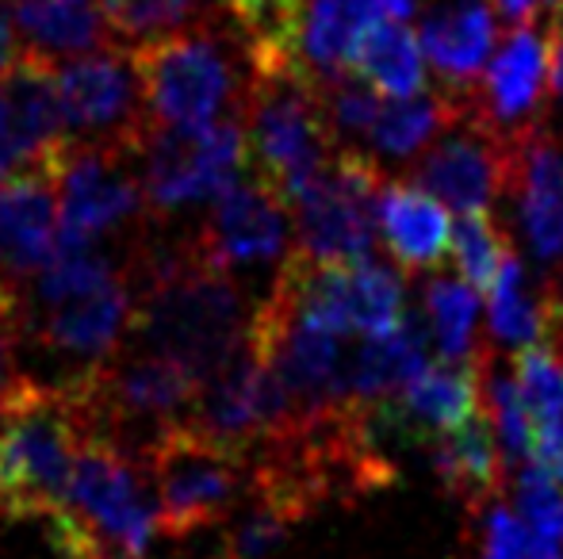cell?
I'll return each mask as SVG.
<instances>
[{
	"label": "cell",
	"mask_w": 563,
	"mask_h": 559,
	"mask_svg": "<svg viewBox=\"0 0 563 559\" xmlns=\"http://www.w3.org/2000/svg\"><path fill=\"white\" fill-rule=\"evenodd\" d=\"M126 280L134 291L131 342L180 365L196 383L250 342L245 291L196 249L192 234L165 242L150 226L126 246Z\"/></svg>",
	"instance_id": "obj_1"
},
{
	"label": "cell",
	"mask_w": 563,
	"mask_h": 559,
	"mask_svg": "<svg viewBox=\"0 0 563 559\" xmlns=\"http://www.w3.org/2000/svg\"><path fill=\"white\" fill-rule=\"evenodd\" d=\"M23 303L27 345L66 360L58 383L92 376L131 342L134 291L126 280V254L58 242V257L23 288Z\"/></svg>",
	"instance_id": "obj_2"
},
{
	"label": "cell",
	"mask_w": 563,
	"mask_h": 559,
	"mask_svg": "<svg viewBox=\"0 0 563 559\" xmlns=\"http://www.w3.org/2000/svg\"><path fill=\"white\" fill-rule=\"evenodd\" d=\"M89 437V414L74 388L23 376L0 433V525L46 522L66 506L74 460Z\"/></svg>",
	"instance_id": "obj_3"
},
{
	"label": "cell",
	"mask_w": 563,
	"mask_h": 559,
	"mask_svg": "<svg viewBox=\"0 0 563 559\" xmlns=\"http://www.w3.org/2000/svg\"><path fill=\"white\" fill-rule=\"evenodd\" d=\"M245 172L288 208L338 154L319 77H253L242 104Z\"/></svg>",
	"instance_id": "obj_4"
},
{
	"label": "cell",
	"mask_w": 563,
	"mask_h": 559,
	"mask_svg": "<svg viewBox=\"0 0 563 559\" xmlns=\"http://www.w3.org/2000/svg\"><path fill=\"white\" fill-rule=\"evenodd\" d=\"M131 58L157 127L211 131L219 123L242 120L250 77H242L245 51L230 27L134 46Z\"/></svg>",
	"instance_id": "obj_5"
},
{
	"label": "cell",
	"mask_w": 563,
	"mask_h": 559,
	"mask_svg": "<svg viewBox=\"0 0 563 559\" xmlns=\"http://www.w3.org/2000/svg\"><path fill=\"white\" fill-rule=\"evenodd\" d=\"M142 463L157 494V533L169 540L196 537L242 514V502H250V456L234 452L188 422L162 433L142 452Z\"/></svg>",
	"instance_id": "obj_6"
},
{
	"label": "cell",
	"mask_w": 563,
	"mask_h": 559,
	"mask_svg": "<svg viewBox=\"0 0 563 559\" xmlns=\"http://www.w3.org/2000/svg\"><path fill=\"white\" fill-rule=\"evenodd\" d=\"M387 177L372 154L338 146L334 161L288 203L296 246L311 261H364L376 246V203Z\"/></svg>",
	"instance_id": "obj_7"
},
{
	"label": "cell",
	"mask_w": 563,
	"mask_h": 559,
	"mask_svg": "<svg viewBox=\"0 0 563 559\" xmlns=\"http://www.w3.org/2000/svg\"><path fill=\"white\" fill-rule=\"evenodd\" d=\"M245 172L242 120L211 131L157 127L139 149V177L146 192L150 223L177 219L188 208H211Z\"/></svg>",
	"instance_id": "obj_8"
},
{
	"label": "cell",
	"mask_w": 563,
	"mask_h": 559,
	"mask_svg": "<svg viewBox=\"0 0 563 559\" xmlns=\"http://www.w3.org/2000/svg\"><path fill=\"white\" fill-rule=\"evenodd\" d=\"M62 510L74 514L92 537L134 559H146L154 537H162L146 463L104 437H89L81 445Z\"/></svg>",
	"instance_id": "obj_9"
},
{
	"label": "cell",
	"mask_w": 563,
	"mask_h": 559,
	"mask_svg": "<svg viewBox=\"0 0 563 559\" xmlns=\"http://www.w3.org/2000/svg\"><path fill=\"white\" fill-rule=\"evenodd\" d=\"M58 97L74 146L139 154L154 131L142 77L134 69L131 51L123 46L62 62Z\"/></svg>",
	"instance_id": "obj_10"
},
{
	"label": "cell",
	"mask_w": 563,
	"mask_h": 559,
	"mask_svg": "<svg viewBox=\"0 0 563 559\" xmlns=\"http://www.w3.org/2000/svg\"><path fill=\"white\" fill-rule=\"evenodd\" d=\"M62 246H108L119 234L150 226L139 154L74 146L58 177Z\"/></svg>",
	"instance_id": "obj_11"
},
{
	"label": "cell",
	"mask_w": 563,
	"mask_h": 559,
	"mask_svg": "<svg viewBox=\"0 0 563 559\" xmlns=\"http://www.w3.org/2000/svg\"><path fill=\"white\" fill-rule=\"evenodd\" d=\"M514 169H518V131L506 135L490 127L467 104L464 120L449 127L426 154H418L402 180L467 215V211H490L498 195L510 192Z\"/></svg>",
	"instance_id": "obj_12"
},
{
	"label": "cell",
	"mask_w": 563,
	"mask_h": 559,
	"mask_svg": "<svg viewBox=\"0 0 563 559\" xmlns=\"http://www.w3.org/2000/svg\"><path fill=\"white\" fill-rule=\"evenodd\" d=\"M291 215L273 192L253 180H238L230 192L208 208L192 242L211 265L234 269H265L291 254Z\"/></svg>",
	"instance_id": "obj_13"
},
{
	"label": "cell",
	"mask_w": 563,
	"mask_h": 559,
	"mask_svg": "<svg viewBox=\"0 0 563 559\" xmlns=\"http://www.w3.org/2000/svg\"><path fill=\"white\" fill-rule=\"evenodd\" d=\"M467 104L490 127L514 131L541 123L549 104V46L533 27H506L483 81L467 92Z\"/></svg>",
	"instance_id": "obj_14"
},
{
	"label": "cell",
	"mask_w": 563,
	"mask_h": 559,
	"mask_svg": "<svg viewBox=\"0 0 563 559\" xmlns=\"http://www.w3.org/2000/svg\"><path fill=\"white\" fill-rule=\"evenodd\" d=\"M58 177L46 169L0 185V280L12 288H27L58 257Z\"/></svg>",
	"instance_id": "obj_15"
},
{
	"label": "cell",
	"mask_w": 563,
	"mask_h": 559,
	"mask_svg": "<svg viewBox=\"0 0 563 559\" xmlns=\"http://www.w3.org/2000/svg\"><path fill=\"white\" fill-rule=\"evenodd\" d=\"M514 195L521 203V226L533 257L549 272L563 269V149L544 123L518 131Z\"/></svg>",
	"instance_id": "obj_16"
},
{
	"label": "cell",
	"mask_w": 563,
	"mask_h": 559,
	"mask_svg": "<svg viewBox=\"0 0 563 559\" xmlns=\"http://www.w3.org/2000/svg\"><path fill=\"white\" fill-rule=\"evenodd\" d=\"M418 43L445 81V92L467 97L483 81L495 46V8L487 0H433L418 27Z\"/></svg>",
	"instance_id": "obj_17"
},
{
	"label": "cell",
	"mask_w": 563,
	"mask_h": 559,
	"mask_svg": "<svg viewBox=\"0 0 563 559\" xmlns=\"http://www.w3.org/2000/svg\"><path fill=\"white\" fill-rule=\"evenodd\" d=\"M376 226L391 261L402 272L441 269L452 249V223L445 203L430 192L407 185V180H387L376 203Z\"/></svg>",
	"instance_id": "obj_18"
},
{
	"label": "cell",
	"mask_w": 563,
	"mask_h": 559,
	"mask_svg": "<svg viewBox=\"0 0 563 559\" xmlns=\"http://www.w3.org/2000/svg\"><path fill=\"white\" fill-rule=\"evenodd\" d=\"M433 471L445 483V491L467 514H483L487 506H495V499L503 494L506 479V460L498 437L490 429V422H483L479 414H472L467 422H460L456 429L441 433L430 440Z\"/></svg>",
	"instance_id": "obj_19"
},
{
	"label": "cell",
	"mask_w": 563,
	"mask_h": 559,
	"mask_svg": "<svg viewBox=\"0 0 563 559\" xmlns=\"http://www.w3.org/2000/svg\"><path fill=\"white\" fill-rule=\"evenodd\" d=\"M12 23L15 35H23L27 43V54H38L46 62H69L119 46L100 0H20L12 4Z\"/></svg>",
	"instance_id": "obj_20"
},
{
	"label": "cell",
	"mask_w": 563,
	"mask_h": 559,
	"mask_svg": "<svg viewBox=\"0 0 563 559\" xmlns=\"http://www.w3.org/2000/svg\"><path fill=\"white\" fill-rule=\"evenodd\" d=\"M430 365V326L422 314H407L387 337H364L349 353V399L376 403L407 391Z\"/></svg>",
	"instance_id": "obj_21"
},
{
	"label": "cell",
	"mask_w": 563,
	"mask_h": 559,
	"mask_svg": "<svg viewBox=\"0 0 563 559\" xmlns=\"http://www.w3.org/2000/svg\"><path fill=\"white\" fill-rule=\"evenodd\" d=\"M395 403H399L402 418L410 422V429L430 448L433 437L456 429V425L472 418L475 406H479V349H475V357L467 360V365L426 368L407 391L395 395Z\"/></svg>",
	"instance_id": "obj_22"
},
{
	"label": "cell",
	"mask_w": 563,
	"mask_h": 559,
	"mask_svg": "<svg viewBox=\"0 0 563 559\" xmlns=\"http://www.w3.org/2000/svg\"><path fill=\"white\" fill-rule=\"evenodd\" d=\"M353 74H361L379 97L410 100L426 92L422 43L402 20H376L353 46Z\"/></svg>",
	"instance_id": "obj_23"
},
{
	"label": "cell",
	"mask_w": 563,
	"mask_h": 559,
	"mask_svg": "<svg viewBox=\"0 0 563 559\" xmlns=\"http://www.w3.org/2000/svg\"><path fill=\"white\" fill-rule=\"evenodd\" d=\"M467 115V97H452V92H418L410 100H395L384 104L368 131V142L376 154L391 157V161H415L418 149L426 142L441 138L449 127H456Z\"/></svg>",
	"instance_id": "obj_24"
},
{
	"label": "cell",
	"mask_w": 563,
	"mask_h": 559,
	"mask_svg": "<svg viewBox=\"0 0 563 559\" xmlns=\"http://www.w3.org/2000/svg\"><path fill=\"white\" fill-rule=\"evenodd\" d=\"M100 4L123 51L219 27L223 15L219 0H100Z\"/></svg>",
	"instance_id": "obj_25"
},
{
	"label": "cell",
	"mask_w": 563,
	"mask_h": 559,
	"mask_svg": "<svg viewBox=\"0 0 563 559\" xmlns=\"http://www.w3.org/2000/svg\"><path fill=\"white\" fill-rule=\"evenodd\" d=\"M422 311L430 322L438 365H467L479 349V342H475V291L452 277H438L426 283Z\"/></svg>",
	"instance_id": "obj_26"
},
{
	"label": "cell",
	"mask_w": 563,
	"mask_h": 559,
	"mask_svg": "<svg viewBox=\"0 0 563 559\" xmlns=\"http://www.w3.org/2000/svg\"><path fill=\"white\" fill-rule=\"evenodd\" d=\"M514 254V242L503 234V226L487 215V211H467L456 226H452V261H456L460 277L472 291L490 295L498 272H503L506 257Z\"/></svg>",
	"instance_id": "obj_27"
},
{
	"label": "cell",
	"mask_w": 563,
	"mask_h": 559,
	"mask_svg": "<svg viewBox=\"0 0 563 559\" xmlns=\"http://www.w3.org/2000/svg\"><path fill=\"white\" fill-rule=\"evenodd\" d=\"M322 92V108H327V120L334 127V135H368L372 123L379 115V92L364 81L361 74L345 69V74L322 77L319 81Z\"/></svg>",
	"instance_id": "obj_28"
},
{
	"label": "cell",
	"mask_w": 563,
	"mask_h": 559,
	"mask_svg": "<svg viewBox=\"0 0 563 559\" xmlns=\"http://www.w3.org/2000/svg\"><path fill=\"white\" fill-rule=\"evenodd\" d=\"M475 559H563V548L537 537L521 517H514L506 506H487L483 517V540Z\"/></svg>",
	"instance_id": "obj_29"
},
{
	"label": "cell",
	"mask_w": 563,
	"mask_h": 559,
	"mask_svg": "<svg viewBox=\"0 0 563 559\" xmlns=\"http://www.w3.org/2000/svg\"><path fill=\"white\" fill-rule=\"evenodd\" d=\"M27 349V303L23 288L0 280V391L15 388L23 380L20 353Z\"/></svg>",
	"instance_id": "obj_30"
},
{
	"label": "cell",
	"mask_w": 563,
	"mask_h": 559,
	"mask_svg": "<svg viewBox=\"0 0 563 559\" xmlns=\"http://www.w3.org/2000/svg\"><path fill=\"white\" fill-rule=\"evenodd\" d=\"M544 46H549V100H563V20H549Z\"/></svg>",
	"instance_id": "obj_31"
},
{
	"label": "cell",
	"mask_w": 563,
	"mask_h": 559,
	"mask_svg": "<svg viewBox=\"0 0 563 559\" xmlns=\"http://www.w3.org/2000/svg\"><path fill=\"white\" fill-rule=\"evenodd\" d=\"M20 38H15V23H12V15L0 8V77L8 74V69L20 62Z\"/></svg>",
	"instance_id": "obj_32"
},
{
	"label": "cell",
	"mask_w": 563,
	"mask_h": 559,
	"mask_svg": "<svg viewBox=\"0 0 563 559\" xmlns=\"http://www.w3.org/2000/svg\"><path fill=\"white\" fill-rule=\"evenodd\" d=\"M20 388V383H15ZM15 388H8V391H0V433H4V425L8 418H12V403H15Z\"/></svg>",
	"instance_id": "obj_33"
},
{
	"label": "cell",
	"mask_w": 563,
	"mask_h": 559,
	"mask_svg": "<svg viewBox=\"0 0 563 559\" xmlns=\"http://www.w3.org/2000/svg\"><path fill=\"white\" fill-rule=\"evenodd\" d=\"M0 4H20V0H0Z\"/></svg>",
	"instance_id": "obj_34"
},
{
	"label": "cell",
	"mask_w": 563,
	"mask_h": 559,
	"mask_svg": "<svg viewBox=\"0 0 563 559\" xmlns=\"http://www.w3.org/2000/svg\"><path fill=\"white\" fill-rule=\"evenodd\" d=\"M211 559H227V556H223V552H219V556H211Z\"/></svg>",
	"instance_id": "obj_35"
},
{
	"label": "cell",
	"mask_w": 563,
	"mask_h": 559,
	"mask_svg": "<svg viewBox=\"0 0 563 559\" xmlns=\"http://www.w3.org/2000/svg\"><path fill=\"white\" fill-rule=\"evenodd\" d=\"M560 20H563V15H560Z\"/></svg>",
	"instance_id": "obj_36"
},
{
	"label": "cell",
	"mask_w": 563,
	"mask_h": 559,
	"mask_svg": "<svg viewBox=\"0 0 563 559\" xmlns=\"http://www.w3.org/2000/svg\"><path fill=\"white\" fill-rule=\"evenodd\" d=\"M560 283H563V280H560Z\"/></svg>",
	"instance_id": "obj_37"
}]
</instances>
